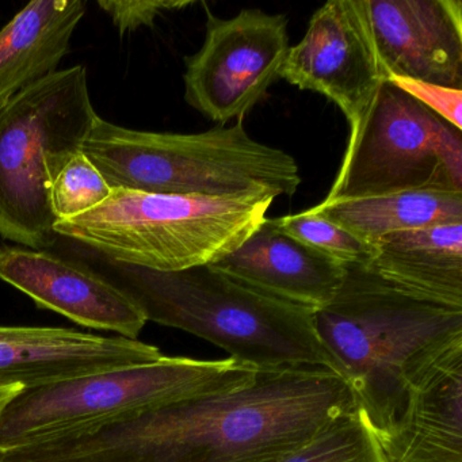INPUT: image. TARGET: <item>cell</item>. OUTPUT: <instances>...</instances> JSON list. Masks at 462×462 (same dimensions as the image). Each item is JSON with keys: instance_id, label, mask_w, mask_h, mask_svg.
I'll list each match as a JSON object with an SVG mask.
<instances>
[{"instance_id": "cell-3", "label": "cell", "mask_w": 462, "mask_h": 462, "mask_svg": "<svg viewBox=\"0 0 462 462\" xmlns=\"http://www.w3.org/2000/svg\"><path fill=\"white\" fill-rule=\"evenodd\" d=\"M75 256L126 291L148 321L213 343L256 370L324 366L315 310L251 288L212 264L161 273L117 263L75 245Z\"/></svg>"}, {"instance_id": "cell-5", "label": "cell", "mask_w": 462, "mask_h": 462, "mask_svg": "<svg viewBox=\"0 0 462 462\" xmlns=\"http://www.w3.org/2000/svg\"><path fill=\"white\" fill-rule=\"evenodd\" d=\"M274 197L170 196L112 189L98 207L55 224L56 236L117 263L171 273L212 264L267 218Z\"/></svg>"}, {"instance_id": "cell-4", "label": "cell", "mask_w": 462, "mask_h": 462, "mask_svg": "<svg viewBox=\"0 0 462 462\" xmlns=\"http://www.w3.org/2000/svg\"><path fill=\"white\" fill-rule=\"evenodd\" d=\"M82 152L110 188L170 196L234 199L294 196L301 185L293 156L256 142L243 120L202 134H162L99 117Z\"/></svg>"}, {"instance_id": "cell-17", "label": "cell", "mask_w": 462, "mask_h": 462, "mask_svg": "<svg viewBox=\"0 0 462 462\" xmlns=\"http://www.w3.org/2000/svg\"><path fill=\"white\" fill-rule=\"evenodd\" d=\"M310 210L372 245L381 237L396 232L462 223V194L399 191L366 199L320 202Z\"/></svg>"}, {"instance_id": "cell-2", "label": "cell", "mask_w": 462, "mask_h": 462, "mask_svg": "<svg viewBox=\"0 0 462 462\" xmlns=\"http://www.w3.org/2000/svg\"><path fill=\"white\" fill-rule=\"evenodd\" d=\"M332 369L375 437L404 408L411 385L462 343V310L416 299L367 264H347L334 299L313 312Z\"/></svg>"}, {"instance_id": "cell-20", "label": "cell", "mask_w": 462, "mask_h": 462, "mask_svg": "<svg viewBox=\"0 0 462 462\" xmlns=\"http://www.w3.org/2000/svg\"><path fill=\"white\" fill-rule=\"evenodd\" d=\"M112 193L107 180L96 164L80 151L53 183L51 204L56 220L83 215L101 205Z\"/></svg>"}, {"instance_id": "cell-10", "label": "cell", "mask_w": 462, "mask_h": 462, "mask_svg": "<svg viewBox=\"0 0 462 462\" xmlns=\"http://www.w3.org/2000/svg\"><path fill=\"white\" fill-rule=\"evenodd\" d=\"M280 78L334 102L350 126L348 139L356 136L385 82L366 0H329L316 10Z\"/></svg>"}, {"instance_id": "cell-18", "label": "cell", "mask_w": 462, "mask_h": 462, "mask_svg": "<svg viewBox=\"0 0 462 462\" xmlns=\"http://www.w3.org/2000/svg\"><path fill=\"white\" fill-rule=\"evenodd\" d=\"M278 462H386L374 432L356 408L337 416Z\"/></svg>"}, {"instance_id": "cell-14", "label": "cell", "mask_w": 462, "mask_h": 462, "mask_svg": "<svg viewBox=\"0 0 462 462\" xmlns=\"http://www.w3.org/2000/svg\"><path fill=\"white\" fill-rule=\"evenodd\" d=\"M212 266L275 299L312 310L334 299L346 274V264L286 236L272 218Z\"/></svg>"}, {"instance_id": "cell-15", "label": "cell", "mask_w": 462, "mask_h": 462, "mask_svg": "<svg viewBox=\"0 0 462 462\" xmlns=\"http://www.w3.org/2000/svg\"><path fill=\"white\" fill-rule=\"evenodd\" d=\"M367 266L416 299L462 310V223L386 235Z\"/></svg>"}, {"instance_id": "cell-11", "label": "cell", "mask_w": 462, "mask_h": 462, "mask_svg": "<svg viewBox=\"0 0 462 462\" xmlns=\"http://www.w3.org/2000/svg\"><path fill=\"white\" fill-rule=\"evenodd\" d=\"M0 280L31 297L37 307L126 339H137L148 321L124 289L78 258L0 245Z\"/></svg>"}, {"instance_id": "cell-16", "label": "cell", "mask_w": 462, "mask_h": 462, "mask_svg": "<svg viewBox=\"0 0 462 462\" xmlns=\"http://www.w3.org/2000/svg\"><path fill=\"white\" fill-rule=\"evenodd\" d=\"M85 14L83 0H37L0 31V105L59 71Z\"/></svg>"}, {"instance_id": "cell-7", "label": "cell", "mask_w": 462, "mask_h": 462, "mask_svg": "<svg viewBox=\"0 0 462 462\" xmlns=\"http://www.w3.org/2000/svg\"><path fill=\"white\" fill-rule=\"evenodd\" d=\"M99 116L88 69H60L0 105V237L32 250L55 245L51 194Z\"/></svg>"}, {"instance_id": "cell-21", "label": "cell", "mask_w": 462, "mask_h": 462, "mask_svg": "<svg viewBox=\"0 0 462 462\" xmlns=\"http://www.w3.org/2000/svg\"><path fill=\"white\" fill-rule=\"evenodd\" d=\"M386 80L462 132V90L411 78L391 77Z\"/></svg>"}, {"instance_id": "cell-8", "label": "cell", "mask_w": 462, "mask_h": 462, "mask_svg": "<svg viewBox=\"0 0 462 462\" xmlns=\"http://www.w3.org/2000/svg\"><path fill=\"white\" fill-rule=\"evenodd\" d=\"M408 190L462 194V134L385 80L321 202Z\"/></svg>"}, {"instance_id": "cell-19", "label": "cell", "mask_w": 462, "mask_h": 462, "mask_svg": "<svg viewBox=\"0 0 462 462\" xmlns=\"http://www.w3.org/2000/svg\"><path fill=\"white\" fill-rule=\"evenodd\" d=\"M272 220L275 228L286 236L346 266L369 263L372 245L312 210Z\"/></svg>"}, {"instance_id": "cell-23", "label": "cell", "mask_w": 462, "mask_h": 462, "mask_svg": "<svg viewBox=\"0 0 462 462\" xmlns=\"http://www.w3.org/2000/svg\"><path fill=\"white\" fill-rule=\"evenodd\" d=\"M25 386L21 383H10V385H0V415L4 413L5 408L9 402L20 393Z\"/></svg>"}, {"instance_id": "cell-9", "label": "cell", "mask_w": 462, "mask_h": 462, "mask_svg": "<svg viewBox=\"0 0 462 462\" xmlns=\"http://www.w3.org/2000/svg\"><path fill=\"white\" fill-rule=\"evenodd\" d=\"M207 34L186 59L185 101L218 125L243 120L266 97L288 55V20L245 9L223 20L207 10Z\"/></svg>"}, {"instance_id": "cell-6", "label": "cell", "mask_w": 462, "mask_h": 462, "mask_svg": "<svg viewBox=\"0 0 462 462\" xmlns=\"http://www.w3.org/2000/svg\"><path fill=\"white\" fill-rule=\"evenodd\" d=\"M258 370L234 358L162 356L25 388L0 415V450L51 442L164 405L240 388Z\"/></svg>"}, {"instance_id": "cell-22", "label": "cell", "mask_w": 462, "mask_h": 462, "mask_svg": "<svg viewBox=\"0 0 462 462\" xmlns=\"http://www.w3.org/2000/svg\"><path fill=\"white\" fill-rule=\"evenodd\" d=\"M196 2L180 0V2H166V0H101L98 6L109 15L113 25L118 29L121 36L147 28L155 23L156 18L166 12L182 10L193 6Z\"/></svg>"}, {"instance_id": "cell-12", "label": "cell", "mask_w": 462, "mask_h": 462, "mask_svg": "<svg viewBox=\"0 0 462 462\" xmlns=\"http://www.w3.org/2000/svg\"><path fill=\"white\" fill-rule=\"evenodd\" d=\"M385 80H424L462 90L461 0H366Z\"/></svg>"}, {"instance_id": "cell-13", "label": "cell", "mask_w": 462, "mask_h": 462, "mask_svg": "<svg viewBox=\"0 0 462 462\" xmlns=\"http://www.w3.org/2000/svg\"><path fill=\"white\" fill-rule=\"evenodd\" d=\"M375 438L386 462H462V343L411 385L396 420Z\"/></svg>"}, {"instance_id": "cell-1", "label": "cell", "mask_w": 462, "mask_h": 462, "mask_svg": "<svg viewBox=\"0 0 462 462\" xmlns=\"http://www.w3.org/2000/svg\"><path fill=\"white\" fill-rule=\"evenodd\" d=\"M356 408L346 381L324 366L258 370L240 388L126 416L9 462H278Z\"/></svg>"}]
</instances>
